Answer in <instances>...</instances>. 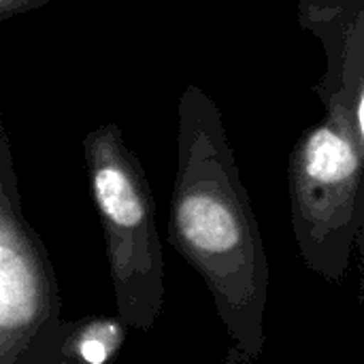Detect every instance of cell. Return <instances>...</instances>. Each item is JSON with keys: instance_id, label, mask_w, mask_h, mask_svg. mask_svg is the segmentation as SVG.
I'll use <instances>...</instances> for the list:
<instances>
[{"instance_id": "obj_1", "label": "cell", "mask_w": 364, "mask_h": 364, "mask_svg": "<svg viewBox=\"0 0 364 364\" xmlns=\"http://www.w3.org/2000/svg\"><path fill=\"white\" fill-rule=\"evenodd\" d=\"M168 235L205 279L243 358H258L269 264L220 113L196 87H188L179 102V166Z\"/></svg>"}, {"instance_id": "obj_2", "label": "cell", "mask_w": 364, "mask_h": 364, "mask_svg": "<svg viewBox=\"0 0 364 364\" xmlns=\"http://www.w3.org/2000/svg\"><path fill=\"white\" fill-rule=\"evenodd\" d=\"M83 149L119 320L130 328L149 331L164 301V260L151 190L119 126L92 130Z\"/></svg>"}, {"instance_id": "obj_3", "label": "cell", "mask_w": 364, "mask_h": 364, "mask_svg": "<svg viewBox=\"0 0 364 364\" xmlns=\"http://www.w3.org/2000/svg\"><path fill=\"white\" fill-rule=\"evenodd\" d=\"M364 151L352 109L337 105L292 156V224L309 267L339 279L358 232Z\"/></svg>"}, {"instance_id": "obj_4", "label": "cell", "mask_w": 364, "mask_h": 364, "mask_svg": "<svg viewBox=\"0 0 364 364\" xmlns=\"http://www.w3.org/2000/svg\"><path fill=\"white\" fill-rule=\"evenodd\" d=\"M0 147V364L60 363L66 326L53 267L23 218L4 130Z\"/></svg>"}, {"instance_id": "obj_5", "label": "cell", "mask_w": 364, "mask_h": 364, "mask_svg": "<svg viewBox=\"0 0 364 364\" xmlns=\"http://www.w3.org/2000/svg\"><path fill=\"white\" fill-rule=\"evenodd\" d=\"M128 324L124 320H109V318H94L83 320L75 326H66L60 363L105 364L117 354L124 343V328Z\"/></svg>"}, {"instance_id": "obj_6", "label": "cell", "mask_w": 364, "mask_h": 364, "mask_svg": "<svg viewBox=\"0 0 364 364\" xmlns=\"http://www.w3.org/2000/svg\"><path fill=\"white\" fill-rule=\"evenodd\" d=\"M47 0H0V17L11 19L13 15L26 13L30 9H38Z\"/></svg>"}]
</instances>
